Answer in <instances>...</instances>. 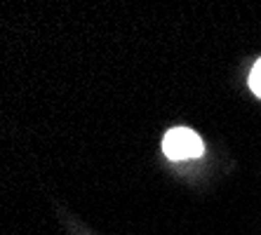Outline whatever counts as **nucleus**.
<instances>
[{"mask_svg": "<svg viewBox=\"0 0 261 235\" xmlns=\"http://www.w3.org/2000/svg\"><path fill=\"white\" fill-rule=\"evenodd\" d=\"M163 151L170 160H193L202 155L205 144L189 127H172L163 139Z\"/></svg>", "mask_w": 261, "mask_h": 235, "instance_id": "obj_1", "label": "nucleus"}, {"mask_svg": "<svg viewBox=\"0 0 261 235\" xmlns=\"http://www.w3.org/2000/svg\"><path fill=\"white\" fill-rule=\"evenodd\" d=\"M249 87H252V92H254L256 97H261V59L249 71Z\"/></svg>", "mask_w": 261, "mask_h": 235, "instance_id": "obj_2", "label": "nucleus"}]
</instances>
